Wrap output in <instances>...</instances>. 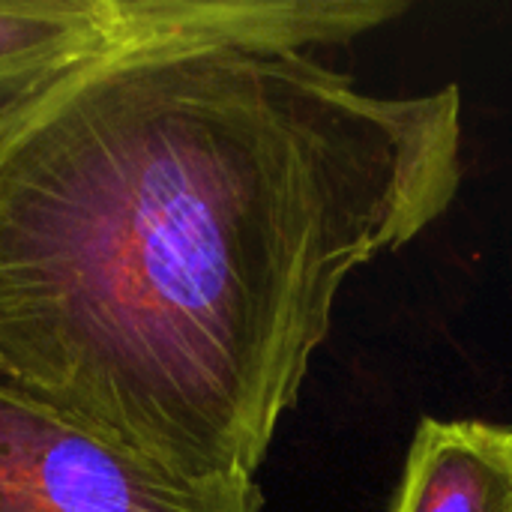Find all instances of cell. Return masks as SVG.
Returning <instances> with one entry per match:
<instances>
[{
	"mask_svg": "<svg viewBox=\"0 0 512 512\" xmlns=\"http://www.w3.org/2000/svg\"><path fill=\"white\" fill-rule=\"evenodd\" d=\"M405 0H207L0 117V384L186 480H255L345 279L465 177L456 84L315 57Z\"/></svg>",
	"mask_w": 512,
	"mask_h": 512,
	"instance_id": "cell-1",
	"label": "cell"
},
{
	"mask_svg": "<svg viewBox=\"0 0 512 512\" xmlns=\"http://www.w3.org/2000/svg\"><path fill=\"white\" fill-rule=\"evenodd\" d=\"M255 480H186L0 384V512H261Z\"/></svg>",
	"mask_w": 512,
	"mask_h": 512,
	"instance_id": "cell-2",
	"label": "cell"
},
{
	"mask_svg": "<svg viewBox=\"0 0 512 512\" xmlns=\"http://www.w3.org/2000/svg\"><path fill=\"white\" fill-rule=\"evenodd\" d=\"M207 0H0V117L69 69L177 30Z\"/></svg>",
	"mask_w": 512,
	"mask_h": 512,
	"instance_id": "cell-3",
	"label": "cell"
},
{
	"mask_svg": "<svg viewBox=\"0 0 512 512\" xmlns=\"http://www.w3.org/2000/svg\"><path fill=\"white\" fill-rule=\"evenodd\" d=\"M390 512H512V426L423 417Z\"/></svg>",
	"mask_w": 512,
	"mask_h": 512,
	"instance_id": "cell-4",
	"label": "cell"
}]
</instances>
